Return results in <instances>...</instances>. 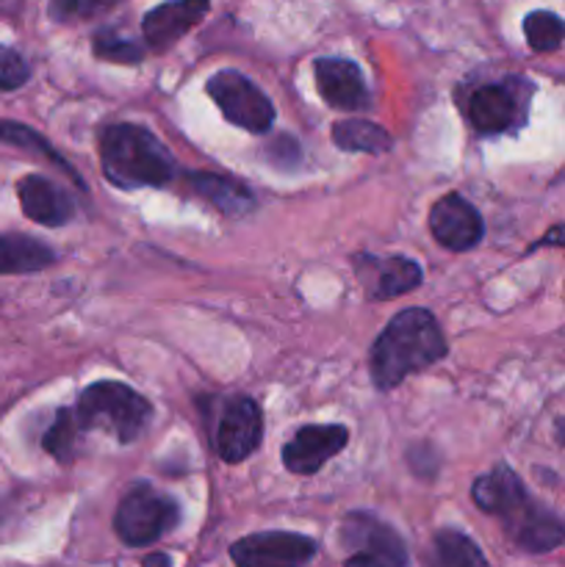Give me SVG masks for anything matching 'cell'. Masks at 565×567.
Wrapping results in <instances>:
<instances>
[{"instance_id":"6da1fadb","label":"cell","mask_w":565,"mask_h":567,"mask_svg":"<svg viewBox=\"0 0 565 567\" xmlns=\"http://www.w3.org/2000/svg\"><path fill=\"white\" fill-rule=\"evenodd\" d=\"M471 498L487 515H496L504 532L518 548L530 554L554 551L565 540V524L526 493L524 482L507 468L496 465L471 487Z\"/></svg>"},{"instance_id":"7a4b0ae2","label":"cell","mask_w":565,"mask_h":567,"mask_svg":"<svg viewBox=\"0 0 565 567\" xmlns=\"http://www.w3.org/2000/svg\"><path fill=\"white\" fill-rule=\"evenodd\" d=\"M446 358V338L435 316L424 308H408L393 316L369 354L371 382L377 391H393L404 377L430 369Z\"/></svg>"},{"instance_id":"3957f363","label":"cell","mask_w":565,"mask_h":567,"mask_svg":"<svg viewBox=\"0 0 565 567\" xmlns=\"http://www.w3.org/2000/svg\"><path fill=\"white\" fill-rule=\"evenodd\" d=\"M100 164L116 188H158L175 177V158L164 142L131 122L105 127L100 136Z\"/></svg>"},{"instance_id":"277c9868","label":"cell","mask_w":565,"mask_h":567,"mask_svg":"<svg viewBox=\"0 0 565 567\" xmlns=\"http://www.w3.org/2000/svg\"><path fill=\"white\" fill-rule=\"evenodd\" d=\"M72 413H75L81 432L103 430L114 435L120 443H133L147 430L153 408L133 388L122 385V382L103 380L89 385L78 396Z\"/></svg>"},{"instance_id":"5b68a950","label":"cell","mask_w":565,"mask_h":567,"mask_svg":"<svg viewBox=\"0 0 565 567\" xmlns=\"http://www.w3.org/2000/svg\"><path fill=\"white\" fill-rule=\"evenodd\" d=\"M181 520V507L172 496L138 482L120 502L114 515V529L120 540L131 548H144L158 540Z\"/></svg>"},{"instance_id":"8992f818","label":"cell","mask_w":565,"mask_h":567,"mask_svg":"<svg viewBox=\"0 0 565 567\" xmlns=\"http://www.w3.org/2000/svg\"><path fill=\"white\" fill-rule=\"evenodd\" d=\"M532 83L521 78H507L499 83H482L465 97V116L482 136L515 131L524 125L530 105Z\"/></svg>"},{"instance_id":"52a82bcc","label":"cell","mask_w":565,"mask_h":567,"mask_svg":"<svg viewBox=\"0 0 565 567\" xmlns=\"http://www.w3.org/2000/svg\"><path fill=\"white\" fill-rule=\"evenodd\" d=\"M205 92L219 105L225 120L230 125L242 127V131L266 133L275 125V105H271V100L247 75H242V72H216L205 83Z\"/></svg>"},{"instance_id":"ba28073f","label":"cell","mask_w":565,"mask_h":567,"mask_svg":"<svg viewBox=\"0 0 565 567\" xmlns=\"http://www.w3.org/2000/svg\"><path fill=\"white\" fill-rule=\"evenodd\" d=\"M341 546L349 559L343 567H408V548L397 529L369 513H349L343 518Z\"/></svg>"},{"instance_id":"9c48e42d","label":"cell","mask_w":565,"mask_h":567,"mask_svg":"<svg viewBox=\"0 0 565 567\" xmlns=\"http://www.w3.org/2000/svg\"><path fill=\"white\" fill-rule=\"evenodd\" d=\"M314 554L316 543L297 532H260L230 546L236 567H305Z\"/></svg>"},{"instance_id":"30bf717a","label":"cell","mask_w":565,"mask_h":567,"mask_svg":"<svg viewBox=\"0 0 565 567\" xmlns=\"http://www.w3.org/2000/svg\"><path fill=\"white\" fill-rule=\"evenodd\" d=\"M355 275L363 286L366 299L371 302H388L410 293L421 286V266L419 260L393 255V258H380V255H355Z\"/></svg>"},{"instance_id":"8fae6325","label":"cell","mask_w":565,"mask_h":567,"mask_svg":"<svg viewBox=\"0 0 565 567\" xmlns=\"http://www.w3.org/2000/svg\"><path fill=\"white\" fill-rule=\"evenodd\" d=\"M260 435H264V419L253 399L236 396L225 402L214 432V449L225 463H244L260 446Z\"/></svg>"},{"instance_id":"7c38bea8","label":"cell","mask_w":565,"mask_h":567,"mask_svg":"<svg viewBox=\"0 0 565 567\" xmlns=\"http://www.w3.org/2000/svg\"><path fill=\"white\" fill-rule=\"evenodd\" d=\"M430 233L441 247L465 252L485 236V225L474 205L460 194H446L430 210Z\"/></svg>"},{"instance_id":"4fadbf2b","label":"cell","mask_w":565,"mask_h":567,"mask_svg":"<svg viewBox=\"0 0 565 567\" xmlns=\"http://www.w3.org/2000/svg\"><path fill=\"white\" fill-rule=\"evenodd\" d=\"M349 443L347 426L338 424H325V426H302L291 441L282 446V465H286L291 474L308 476L316 474L327 460L336 457L338 452H343V446Z\"/></svg>"},{"instance_id":"5bb4252c","label":"cell","mask_w":565,"mask_h":567,"mask_svg":"<svg viewBox=\"0 0 565 567\" xmlns=\"http://www.w3.org/2000/svg\"><path fill=\"white\" fill-rule=\"evenodd\" d=\"M210 9V0H166L144 14L142 33L150 50H166L186 37Z\"/></svg>"},{"instance_id":"9a60e30c","label":"cell","mask_w":565,"mask_h":567,"mask_svg":"<svg viewBox=\"0 0 565 567\" xmlns=\"http://www.w3.org/2000/svg\"><path fill=\"white\" fill-rule=\"evenodd\" d=\"M319 94L338 111H360L369 105V89L360 66L349 59H319L314 66Z\"/></svg>"},{"instance_id":"2e32d148","label":"cell","mask_w":565,"mask_h":567,"mask_svg":"<svg viewBox=\"0 0 565 567\" xmlns=\"http://www.w3.org/2000/svg\"><path fill=\"white\" fill-rule=\"evenodd\" d=\"M17 197H20L22 214L37 225L61 227L75 216V203H72L70 194L42 175L22 177L17 183Z\"/></svg>"},{"instance_id":"e0dca14e","label":"cell","mask_w":565,"mask_h":567,"mask_svg":"<svg viewBox=\"0 0 565 567\" xmlns=\"http://www.w3.org/2000/svg\"><path fill=\"white\" fill-rule=\"evenodd\" d=\"M188 186L227 216H242L255 208L253 192L233 177L214 175V172H194V175H188Z\"/></svg>"},{"instance_id":"ac0fdd59","label":"cell","mask_w":565,"mask_h":567,"mask_svg":"<svg viewBox=\"0 0 565 567\" xmlns=\"http://www.w3.org/2000/svg\"><path fill=\"white\" fill-rule=\"evenodd\" d=\"M55 252L37 238L0 236V275H28V271L48 269Z\"/></svg>"},{"instance_id":"d6986e66","label":"cell","mask_w":565,"mask_h":567,"mask_svg":"<svg viewBox=\"0 0 565 567\" xmlns=\"http://www.w3.org/2000/svg\"><path fill=\"white\" fill-rule=\"evenodd\" d=\"M430 567H491L485 554L463 532L443 529L432 537Z\"/></svg>"},{"instance_id":"ffe728a7","label":"cell","mask_w":565,"mask_h":567,"mask_svg":"<svg viewBox=\"0 0 565 567\" xmlns=\"http://www.w3.org/2000/svg\"><path fill=\"white\" fill-rule=\"evenodd\" d=\"M332 142L347 153L382 155L391 150L393 138L369 120H343L332 125Z\"/></svg>"},{"instance_id":"44dd1931","label":"cell","mask_w":565,"mask_h":567,"mask_svg":"<svg viewBox=\"0 0 565 567\" xmlns=\"http://www.w3.org/2000/svg\"><path fill=\"white\" fill-rule=\"evenodd\" d=\"M0 142H3V144H11V147H22V150H37V153H42L44 158H48V161H53V164L59 166V169H64L66 175H70L72 181L78 183V186H83V183H81V177L75 175V169H72V166L66 164V161L61 158V155L55 153V150L50 147V144L44 142V138L39 136L37 131H33V127H28V125H20V122H0Z\"/></svg>"},{"instance_id":"7402d4cb","label":"cell","mask_w":565,"mask_h":567,"mask_svg":"<svg viewBox=\"0 0 565 567\" xmlns=\"http://www.w3.org/2000/svg\"><path fill=\"white\" fill-rule=\"evenodd\" d=\"M524 37L535 53H552L565 39V20L552 11H532L524 20Z\"/></svg>"},{"instance_id":"603a6c76","label":"cell","mask_w":565,"mask_h":567,"mask_svg":"<svg viewBox=\"0 0 565 567\" xmlns=\"http://www.w3.org/2000/svg\"><path fill=\"white\" fill-rule=\"evenodd\" d=\"M78 432H81V426H78L75 413H72V410H59V413H55V421L50 424V430L44 432L42 437L44 452L53 454L59 463H70V460L75 457Z\"/></svg>"},{"instance_id":"cb8c5ba5","label":"cell","mask_w":565,"mask_h":567,"mask_svg":"<svg viewBox=\"0 0 565 567\" xmlns=\"http://www.w3.org/2000/svg\"><path fill=\"white\" fill-rule=\"evenodd\" d=\"M92 48L97 59L114 61V64H138V61L144 59V53H147L142 44L133 42V39L127 37H120V33L111 31V28H103V31L94 33Z\"/></svg>"},{"instance_id":"d4e9b609","label":"cell","mask_w":565,"mask_h":567,"mask_svg":"<svg viewBox=\"0 0 565 567\" xmlns=\"http://www.w3.org/2000/svg\"><path fill=\"white\" fill-rule=\"evenodd\" d=\"M120 0H50L48 11L55 22H78L111 11Z\"/></svg>"},{"instance_id":"484cf974","label":"cell","mask_w":565,"mask_h":567,"mask_svg":"<svg viewBox=\"0 0 565 567\" xmlns=\"http://www.w3.org/2000/svg\"><path fill=\"white\" fill-rule=\"evenodd\" d=\"M28 78H31V70H28L25 59H22L17 50L0 44V89H3V92L20 89Z\"/></svg>"},{"instance_id":"4316f807","label":"cell","mask_w":565,"mask_h":567,"mask_svg":"<svg viewBox=\"0 0 565 567\" xmlns=\"http://www.w3.org/2000/svg\"><path fill=\"white\" fill-rule=\"evenodd\" d=\"M546 244H554V247H557V244H559V247H565V225L563 227H554L552 233H546V236H543L541 241H537L535 247L530 249V252H535L537 247H546Z\"/></svg>"},{"instance_id":"83f0119b","label":"cell","mask_w":565,"mask_h":567,"mask_svg":"<svg viewBox=\"0 0 565 567\" xmlns=\"http://www.w3.org/2000/svg\"><path fill=\"white\" fill-rule=\"evenodd\" d=\"M144 567H172V563L166 554H150V557L144 559Z\"/></svg>"},{"instance_id":"f1b7e54d","label":"cell","mask_w":565,"mask_h":567,"mask_svg":"<svg viewBox=\"0 0 565 567\" xmlns=\"http://www.w3.org/2000/svg\"><path fill=\"white\" fill-rule=\"evenodd\" d=\"M554 435H557L559 446H565V415L563 419H557V424H554Z\"/></svg>"}]
</instances>
